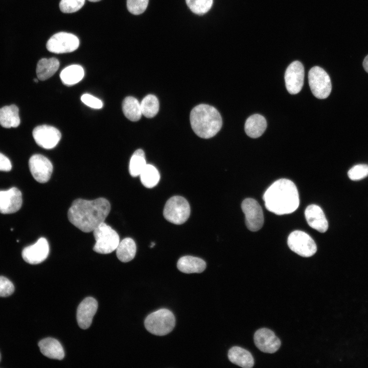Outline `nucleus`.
I'll return each mask as SVG.
<instances>
[{
  "instance_id": "1",
  "label": "nucleus",
  "mask_w": 368,
  "mask_h": 368,
  "mask_svg": "<svg viewBox=\"0 0 368 368\" xmlns=\"http://www.w3.org/2000/svg\"><path fill=\"white\" fill-rule=\"evenodd\" d=\"M110 211V203L104 198L91 200L79 198L73 202L67 216L74 226L83 232L89 233L104 222Z\"/></svg>"
},
{
  "instance_id": "2",
  "label": "nucleus",
  "mask_w": 368,
  "mask_h": 368,
  "mask_svg": "<svg viewBox=\"0 0 368 368\" xmlns=\"http://www.w3.org/2000/svg\"><path fill=\"white\" fill-rule=\"evenodd\" d=\"M263 199L266 208L279 215L293 213L300 203L295 185L291 180L284 178L274 181L265 192Z\"/></svg>"
},
{
  "instance_id": "3",
  "label": "nucleus",
  "mask_w": 368,
  "mask_h": 368,
  "mask_svg": "<svg viewBox=\"0 0 368 368\" xmlns=\"http://www.w3.org/2000/svg\"><path fill=\"white\" fill-rule=\"evenodd\" d=\"M190 123L192 129L198 136L209 139L220 130L222 121L218 111L213 106L199 104L190 113Z\"/></svg>"
},
{
  "instance_id": "4",
  "label": "nucleus",
  "mask_w": 368,
  "mask_h": 368,
  "mask_svg": "<svg viewBox=\"0 0 368 368\" xmlns=\"http://www.w3.org/2000/svg\"><path fill=\"white\" fill-rule=\"evenodd\" d=\"M144 325L150 333L163 336L173 330L175 325V318L170 310L163 308L149 314L145 320Z\"/></svg>"
},
{
  "instance_id": "5",
  "label": "nucleus",
  "mask_w": 368,
  "mask_h": 368,
  "mask_svg": "<svg viewBox=\"0 0 368 368\" xmlns=\"http://www.w3.org/2000/svg\"><path fill=\"white\" fill-rule=\"evenodd\" d=\"M96 243L93 250L102 254H110L116 249L120 238L117 232L104 222L101 223L94 231Z\"/></svg>"
},
{
  "instance_id": "6",
  "label": "nucleus",
  "mask_w": 368,
  "mask_h": 368,
  "mask_svg": "<svg viewBox=\"0 0 368 368\" xmlns=\"http://www.w3.org/2000/svg\"><path fill=\"white\" fill-rule=\"evenodd\" d=\"M190 206L187 200L180 196L171 197L166 202L163 212L165 219L175 224H181L189 218Z\"/></svg>"
},
{
  "instance_id": "7",
  "label": "nucleus",
  "mask_w": 368,
  "mask_h": 368,
  "mask_svg": "<svg viewBox=\"0 0 368 368\" xmlns=\"http://www.w3.org/2000/svg\"><path fill=\"white\" fill-rule=\"evenodd\" d=\"M308 81L311 90L317 98L325 99L330 94L331 79L323 68L317 66L311 68L308 73Z\"/></svg>"
},
{
  "instance_id": "8",
  "label": "nucleus",
  "mask_w": 368,
  "mask_h": 368,
  "mask_svg": "<svg viewBox=\"0 0 368 368\" xmlns=\"http://www.w3.org/2000/svg\"><path fill=\"white\" fill-rule=\"evenodd\" d=\"M287 244L291 250L303 257H310L317 250L313 239L301 231H294L291 233L288 237Z\"/></svg>"
},
{
  "instance_id": "9",
  "label": "nucleus",
  "mask_w": 368,
  "mask_h": 368,
  "mask_svg": "<svg viewBox=\"0 0 368 368\" xmlns=\"http://www.w3.org/2000/svg\"><path fill=\"white\" fill-rule=\"evenodd\" d=\"M79 40L75 35L61 32L53 35L48 40L46 47L47 50L56 54L70 53L78 49Z\"/></svg>"
},
{
  "instance_id": "10",
  "label": "nucleus",
  "mask_w": 368,
  "mask_h": 368,
  "mask_svg": "<svg viewBox=\"0 0 368 368\" xmlns=\"http://www.w3.org/2000/svg\"><path fill=\"white\" fill-rule=\"evenodd\" d=\"M241 208L245 215L247 228L252 232L261 229L264 219L263 210L259 203L253 198H246L242 202Z\"/></svg>"
},
{
  "instance_id": "11",
  "label": "nucleus",
  "mask_w": 368,
  "mask_h": 368,
  "mask_svg": "<svg viewBox=\"0 0 368 368\" xmlns=\"http://www.w3.org/2000/svg\"><path fill=\"white\" fill-rule=\"evenodd\" d=\"M32 134L36 144L46 149L54 148L61 137V133L56 128L47 125L36 127Z\"/></svg>"
},
{
  "instance_id": "12",
  "label": "nucleus",
  "mask_w": 368,
  "mask_h": 368,
  "mask_svg": "<svg viewBox=\"0 0 368 368\" xmlns=\"http://www.w3.org/2000/svg\"><path fill=\"white\" fill-rule=\"evenodd\" d=\"M29 166L34 178L40 183H45L50 179L53 172L51 161L41 154L33 155L29 159Z\"/></svg>"
},
{
  "instance_id": "13",
  "label": "nucleus",
  "mask_w": 368,
  "mask_h": 368,
  "mask_svg": "<svg viewBox=\"0 0 368 368\" xmlns=\"http://www.w3.org/2000/svg\"><path fill=\"white\" fill-rule=\"evenodd\" d=\"M304 68L298 61L292 62L285 74L286 87L290 94H296L302 89L304 79Z\"/></svg>"
},
{
  "instance_id": "14",
  "label": "nucleus",
  "mask_w": 368,
  "mask_h": 368,
  "mask_svg": "<svg viewBox=\"0 0 368 368\" xmlns=\"http://www.w3.org/2000/svg\"><path fill=\"white\" fill-rule=\"evenodd\" d=\"M256 347L262 352L266 353H273L280 348L281 342L274 332L267 328H263L258 330L254 336Z\"/></svg>"
},
{
  "instance_id": "15",
  "label": "nucleus",
  "mask_w": 368,
  "mask_h": 368,
  "mask_svg": "<svg viewBox=\"0 0 368 368\" xmlns=\"http://www.w3.org/2000/svg\"><path fill=\"white\" fill-rule=\"evenodd\" d=\"M50 251L49 245L44 238H40L34 244L25 247L22 251V257L30 264H37L42 262L48 257Z\"/></svg>"
},
{
  "instance_id": "16",
  "label": "nucleus",
  "mask_w": 368,
  "mask_h": 368,
  "mask_svg": "<svg viewBox=\"0 0 368 368\" xmlns=\"http://www.w3.org/2000/svg\"><path fill=\"white\" fill-rule=\"evenodd\" d=\"M22 203V194L17 188L0 191V213L12 214L18 211Z\"/></svg>"
},
{
  "instance_id": "17",
  "label": "nucleus",
  "mask_w": 368,
  "mask_h": 368,
  "mask_svg": "<svg viewBox=\"0 0 368 368\" xmlns=\"http://www.w3.org/2000/svg\"><path fill=\"white\" fill-rule=\"evenodd\" d=\"M98 309L97 301L91 297H88L79 304L77 311V320L82 329L88 328Z\"/></svg>"
},
{
  "instance_id": "18",
  "label": "nucleus",
  "mask_w": 368,
  "mask_h": 368,
  "mask_svg": "<svg viewBox=\"0 0 368 368\" xmlns=\"http://www.w3.org/2000/svg\"><path fill=\"white\" fill-rule=\"evenodd\" d=\"M305 216L310 227L320 233L328 228V222L321 209L316 204L308 205L305 211Z\"/></svg>"
},
{
  "instance_id": "19",
  "label": "nucleus",
  "mask_w": 368,
  "mask_h": 368,
  "mask_svg": "<svg viewBox=\"0 0 368 368\" xmlns=\"http://www.w3.org/2000/svg\"><path fill=\"white\" fill-rule=\"evenodd\" d=\"M38 347L45 356L54 359L62 360L64 357L63 349L60 343L53 338H47L40 341Z\"/></svg>"
},
{
  "instance_id": "20",
  "label": "nucleus",
  "mask_w": 368,
  "mask_h": 368,
  "mask_svg": "<svg viewBox=\"0 0 368 368\" xmlns=\"http://www.w3.org/2000/svg\"><path fill=\"white\" fill-rule=\"evenodd\" d=\"M206 265L202 259L191 256L181 257L177 263L178 270L185 273H201L205 270Z\"/></svg>"
},
{
  "instance_id": "21",
  "label": "nucleus",
  "mask_w": 368,
  "mask_h": 368,
  "mask_svg": "<svg viewBox=\"0 0 368 368\" xmlns=\"http://www.w3.org/2000/svg\"><path fill=\"white\" fill-rule=\"evenodd\" d=\"M231 362L244 368H250L254 365L251 354L247 350L237 346L231 348L228 352Z\"/></svg>"
},
{
  "instance_id": "22",
  "label": "nucleus",
  "mask_w": 368,
  "mask_h": 368,
  "mask_svg": "<svg viewBox=\"0 0 368 368\" xmlns=\"http://www.w3.org/2000/svg\"><path fill=\"white\" fill-rule=\"evenodd\" d=\"M267 127L265 118L259 114L250 116L245 123V131L251 138H257L261 136Z\"/></svg>"
},
{
  "instance_id": "23",
  "label": "nucleus",
  "mask_w": 368,
  "mask_h": 368,
  "mask_svg": "<svg viewBox=\"0 0 368 368\" xmlns=\"http://www.w3.org/2000/svg\"><path fill=\"white\" fill-rule=\"evenodd\" d=\"M19 109L12 104L0 108V125L4 128L17 127L20 124Z\"/></svg>"
},
{
  "instance_id": "24",
  "label": "nucleus",
  "mask_w": 368,
  "mask_h": 368,
  "mask_svg": "<svg viewBox=\"0 0 368 368\" xmlns=\"http://www.w3.org/2000/svg\"><path fill=\"white\" fill-rule=\"evenodd\" d=\"M59 62L55 58H42L39 60L36 67L38 79L43 81L52 77L58 70Z\"/></svg>"
},
{
  "instance_id": "25",
  "label": "nucleus",
  "mask_w": 368,
  "mask_h": 368,
  "mask_svg": "<svg viewBox=\"0 0 368 368\" xmlns=\"http://www.w3.org/2000/svg\"><path fill=\"white\" fill-rule=\"evenodd\" d=\"M84 76L83 67L80 65L73 64L64 68L60 74L62 83L71 86L80 82Z\"/></svg>"
},
{
  "instance_id": "26",
  "label": "nucleus",
  "mask_w": 368,
  "mask_h": 368,
  "mask_svg": "<svg viewBox=\"0 0 368 368\" xmlns=\"http://www.w3.org/2000/svg\"><path fill=\"white\" fill-rule=\"evenodd\" d=\"M116 250L118 259L123 262H128L135 257L136 244L132 239L126 238L120 241Z\"/></svg>"
},
{
  "instance_id": "27",
  "label": "nucleus",
  "mask_w": 368,
  "mask_h": 368,
  "mask_svg": "<svg viewBox=\"0 0 368 368\" xmlns=\"http://www.w3.org/2000/svg\"><path fill=\"white\" fill-rule=\"evenodd\" d=\"M122 109L125 116L131 121H139L142 115L141 104L134 97H126L122 103Z\"/></svg>"
},
{
  "instance_id": "28",
  "label": "nucleus",
  "mask_w": 368,
  "mask_h": 368,
  "mask_svg": "<svg viewBox=\"0 0 368 368\" xmlns=\"http://www.w3.org/2000/svg\"><path fill=\"white\" fill-rule=\"evenodd\" d=\"M142 183L147 188H152L158 183L160 174L153 165L147 164L140 175Z\"/></svg>"
},
{
  "instance_id": "29",
  "label": "nucleus",
  "mask_w": 368,
  "mask_h": 368,
  "mask_svg": "<svg viewBox=\"0 0 368 368\" xmlns=\"http://www.w3.org/2000/svg\"><path fill=\"white\" fill-rule=\"evenodd\" d=\"M147 165L145 154L142 149L136 150L132 154L129 163V171L132 177L140 176Z\"/></svg>"
},
{
  "instance_id": "30",
  "label": "nucleus",
  "mask_w": 368,
  "mask_h": 368,
  "mask_svg": "<svg viewBox=\"0 0 368 368\" xmlns=\"http://www.w3.org/2000/svg\"><path fill=\"white\" fill-rule=\"evenodd\" d=\"M142 114L145 117H154L159 110V102L153 95H148L143 98L140 103Z\"/></svg>"
},
{
  "instance_id": "31",
  "label": "nucleus",
  "mask_w": 368,
  "mask_h": 368,
  "mask_svg": "<svg viewBox=\"0 0 368 368\" xmlns=\"http://www.w3.org/2000/svg\"><path fill=\"white\" fill-rule=\"evenodd\" d=\"M190 9L194 13L202 15L211 8L213 0H186Z\"/></svg>"
},
{
  "instance_id": "32",
  "label": "nucleus",
  "mask_w": 368,
  "mask_h": 368,
  "mask_svg": "<svg viewBox=\"0 0 368 368\" xmlns=\"http://www.w3.org/2000/svg\"><path fill=\"white\" fill-rule=\"evenodd\" d=\"M84 3L85 0H61L59 8L63 13H73L80 10Z\"/></svg>"
},
{
  "instance_id": "33",
  "label": "nucleus",
  "mask_w": 368,
  "mask_h": 368,
  "mask_svg": "<svg viewBox=\"0 0 368 368\" xmlns=\"http://www.w3.org/2000/svg\"><path fill=\"white\" fill-rule=\"evenodd\" d=\"M349 178L352 180H358L368 176V165L358 164L352 167L348 172Z\"/></svg>"
},
{
  "instance_id": "34",
  "label": "nucleus",
  "mask_w": 368,
  "mask_h": 368,
  "mask_svg": "<svg viewBox=\"0 0 368 368\" xmlns=\"http://www.w3.org/2000/svg\"><path fill=\"white\" fill-rule=\"evenodd\" d=\"M149 0H127L128 11L134 15L143 13L146 9Z\"/></svg>"
},
{
  "instance_id": "35",
  "label": "nucleus",
  "mask_w": 368,
  "mask_h": 368,
  "mask_svg": "<svg viewBox=\"0 0 368 368\" xmlns=\"http://www.w3.org/2000/svg\"><path fill=\"white\" fill-rule=\"evenodd\" d=\"M14 290L13 283L7 278L0 276V296H9L13 293Z\"/></svg>"
},
{
  "instance_id": "36",
  "label": "nucleus",
  "mask_w": 368,
  "mask_h": 368,
  "mask_svg": "<svg viewBox=\"0 0 368 368\" xmlns=\"http://www.w3.org/2000/svg\"><path fill=\"white\" fill-rule=\"evenodd\" d=\"M82 102L87 106L95 109L103 107V102L99 99L89 94H84L81 97Z\"/></svg>"
},
{
  "instance_id": "37",
  "label": "nucleus",
  "mask_w": 368,
  "mask_h": 368,
  "mask_svg": "<svg viewBox=\"0 0 368 368\" xmlns=\"http://www.w3.org/2000/svg\"><path fill=\"white\" fill-rule=\"evenodd\" d=\"M12 169V165L9 159L3 154L0 153V171H9Z\"/></svg>"
},
{
  "instance_id": "38",
  "label": "nucleus",
  "mask_w": 368,
  "mask_h": 368,
  "mask_svg": "<svg viewBox=\"0 0 368 368\" xmlns=\"http://www.w3.org/2000/svg\"><path fill=\"white\" fill-rule=\"evenodd\" d=\"M363 66L365 71L368 73V55L365 57L363 60Z\"/></svg>"
},
{
  "instance_id": "39",
  "label": "nucleus",
  "mask_w": 368,
  "mask_h": 368,
  "mask_svg": "<svg viewBox=\"0 0 368 368\" xmlns=\"http://www.w3.org/2000/svg\"><path fill=\"white\" fill-rule=\"evenodd\" d=\"M88 1L90 2H97L100 1L101 0H88Z\"/></svg>"
},
{
  "instance_id": "40",
  "label": "nucleus",
  "mask_w": 368,
  "mask_h": 368,
  "mask_svg": "<svg viewBox=\"0 0 368 368\" xmlns=\"http://www.w3.org/2000/svg\"><path fill=\"white\" fill-rule=\"evenodd\" d=\"M155 245V243L154 242H151L150 245V247L152 248Z\"/></svg>"
},
{
  "instance_id": "41",
  "label": "nucleus",
  "mask_w": 368,
  "mask_h": 368,
  "mask_svg": "<svg viewBox=\"0 0 368 368\" xmlns=\"http://www.w3.org/2000/svg\"><path fill=\"white\" fill-rule=\"evenodd\" d=\"M34 81H35V82H37V83L38 82V79H34Z\"/></svg>"
},
{
  "instance_id": "42",
  "label": "nucleus",
  "mask_w": 368,
  "mask_h": 368,
  "mask_svg": "<svg viewBox=\"0 0 368 368\" xmlns=\"http://www.w3.org/2000/svg\"><path fill=\"white\" fill-rule=\"evenodd\" d=\"M0 361H1V354H0Z\"/></svg>"
}]
</instances>
